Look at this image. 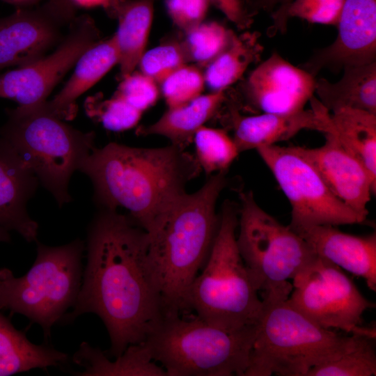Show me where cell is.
Returning a JSON list of instances; mask_svg holds the SVG:
<instances>
[{
    "label": "cell",
    "instance_id": "obj_1",
    "mask_svg": "<svg viewBox=\"0 0 376 376\" xmlns=\"http://www.w3.org/2000/svg\"><path fill=\"white\" fill-rule=\"evenodd\" d=\"M148 233L128 215L101 208L87 234L86 265L72 310L61 323L96 314L117 357L143 343L164 315L161 294L148 260Z\"/></svg>",
    "mask_w": 376,
    "mask_h": 376
},
{
    "label": "cell",
    "instance_id": "obj_2",
    "mask_svg": "<svg viewBox=\"0 0 376 376\" xmlns=\"http://www.w3.org/2000/svg\"><path fill=\"white\" fill-rule=\"evenodd\" d=\"M201 169L195 155L171 144L136 148L110 143L94 148L79 171L87 175L103 209H126L148 233Z\"/></svg>",
    "mask_w": 376,
    "mask_h": 376
},
{
    "label": "cell",
    "instance_id": "obj_3",
    "mask_svg": "<svg viewBox=\"0 0 376 376\" xmlns=\"http://www.w3.org/2000/svg\"><path fill=\"white\" fill-rule=\"evenodd\" d=\"M226 173L179 196L148 233V260L164 314L182 313L186 292L208 259L219 227L216 204L227 185Z\"/></svg>",
    "mask_w": 376,
    "mask_h": 376
},
{
    "label": "cell",
    "instance_id": "obj_4",
    "mask_svg": "<svg viewBox=\"0 0 376 376\" xmlns=\"http://www.w3.org/2000/svg\"><path fill=\"white\" fill-rule=\"evenodd\" d=\"M219 214L210 256L186 292L182 313L195 312L207 324L234 331L258 324L264 306L237 248L235 205L225 201Z\"/></svg>",
    "mask_w": 376,
    "mask_h": 376
},
{
    "label": "cell",
    "instance_id": "obj_5",
    "mask_svg": "<svg viewBox=\"0 0 376 376\" xmlns=\"http://www.w3.org/2000/svg\"><path fill=\"white\" fill-rule=\"evenodd\" d=\"M260 322L228 331L196 314H165L143 343L166 376H244Z\"/></svg>",
    "mask_w": 376,
    "mask_h": 376
},
{
    "label": "cell",
    "instance_id": "obj_6",
    "mask_svg": "<svg viewBox=\"0 0 376 376\" xmlns=\"http://www.w3.org/2000/svg\"><path fill=\"white\" fill-rule=\"evenodd\" d=\"M263 306L244 376H306L314 366L347 350L359 336L322 328L287 300Z\"/></svg>",
    "mask_w": 376,
    "mask_h": 376
},
{
    "label": "cell",
    "instance_id": "obj_7",
    "mask_svg": "<svg viewBox=\"0 0 376 376\" xmlns=\"http://www.w3.org/2000/svg\"><path fill=\"white\" fill-rule=\"evenodd\" d=\"M8 116L0 137L28 164L60 205L70 202V177L95 148L94 133L75 129L40 104L9 109Z\"/></svg>",
    "mask_w": 376,
    "mask_h": 376
},
{
    "label": "cell",
    "instance_id": "obj_8",
    "mask_svg": "<svg viewBox=\"0 0 376 376\" xmlns=\"http://www.w3.org/2000/svg\"><path fill=\"white\" fill-rule=\"evenodd\" d=\"M83 241L50 246L38 242L36 260L22 276L0 269V311L26 316L48 339L79 294L83 276Z\"/></svg>",
    "mask_w": 376,
    "mask_h": 376
},
{
    "label": "cell",
    "instance_id": "obj_9",
    "mask_svg": "<svg viewBox=\"0 0 376 376\" xmlns=\"http://www.w3.org/2000/svg\"><path fill=\"white\" fill-rule=\"evenodd\" d=\"M239 234L240 256L263 303L288 299L293 279L318 256L289 226H284L264 210L252 191L240 193Z\"/></svg>",
    "mask_w": 376,
    "mask_h": 376
},
{
    "label": "cell",
    "instance_id": "obj_10",
    "mask_svg": "<svg viewBox=\"0 0 376 376\" xmlns=\"http://www.w3.org/2000/svg\"><path fill=\"white\" fill-rule=\"evenodd\" d=\"M288 303L318 326L375 338L363 326V314L375 304L367 299L337 265L318 256L292 279Z\"/></svg>",
    "mask_w": 376,
    "mask_h": 376
},
{
    "label": "cell",
    "instance_id": "obj_11",
    "mask_svg": "<svg viewBox=\"0 0 376 376\" xmlns=\"http://www.w3.org/2000/svg\"><path fill=\"white\" fill-rule=\"evenodd\" d=\"M291 206L289 227L363 224L356 212L330 191L314 166L294 148L278 145L256 150Z\"/></svg>",
    "mask_w": 376,
    "mask_h": 376
},
{
    "label": "cell",
    "instance_id": "obj_12",
    "mask_svg": "<svg viewBox=\"0 0 376 376\" xmlns=\"http://www.w3.org/2000/svg\"><path fill=\"white\" fill-rule=\"evenodd\" d=\"M98 38L99 31L91 17H75L53 53L0 75V97L15 100L23 107L45 102L55 86Z\"/></svg>",
    "mask_w": 376,
    "mask_h": 376
},
{
    "label": "cell",
    "instance_id": "obj_13",
    "mask_svg": "<svg viewBox=\"0 0 376 376\" xmlns=\"http://www.w3.org/2000/svg\"><path fill=\"white\" fill-rule=\"evenodd\" d=\"M75 18L47 1L36 9L20 8L0 19V70L24 66L45 56L65 36Z\"/></svg>",
    "mask_w": 376,
    "mask_h": 376
},
{
    "label": "cell",
    "instance_id": "obj_14",
    "mask_svg": "<svg viewBox=\"0 0 376 376\" xmlns=\"http://www.w3.org/2000/svg\"><path fill=\"white\" fill-rule=\"evenodd\" d=\"M336 26L334 42L303 65L313 77L322 68L335 71L375 61L376 0H345Z\"/></svg>",
    "mask_w": 376,
    "mask_h": 376
},
{
    "label": "cell",
    "instance_id": "obj_15",
    "mask_svg": "<svg viewBox=\"0 0 376 376\" xmlns=\"http://www.w3.org/2000/svg\"><path fill=\"white\" fill-rule=\"evenodd\" d=\"M315 77L274 52L249 76L245 94L263 113H290L301 109L315 93Z\"/></svg>",
    "mask_w": 376,
    "mask_h": 376
},
{
    "label": "cell",
    "instance_id": "obj_16",
    "mask_svg": "<svg viewBox=\"0 0 376 376\" xmlns=\"http://www.w3.org/2000/svg\"><path fill=\"white\" fill-rule=\"evenodd\" d=\"M317 148L294 146L316 169L330 191L345 205L367 218L376 184L365 166L340 142L334 132L324 134Z\"/></svg>",
    "mask_w": 376,
    "mask_h": 376
},
{
    "label": "cell",
    "instance_id": "obj_17",
    "mask_svg": "<svg viewBox=\"0 0 376 376\" xmlns=\"http://www.w3.org/2000/svg\"><path fill=\"white\" fill-rule=\"evenodd\" d=\"M311 109L290 113H263L237 117L233 138L239 152L276 145L291 139L303 130L324 134L331 132L334 126L329 111L314 95L309 100Z\"/></svg>",
    "mask_w": 376,
    "mask_h": 376
},
{
    "label": "cell",
    "instance_id": "obj_18",
    "mask_svg": "<svg viewBox=\"0 0 376 376\" xmlns=\"http://www.w3.org/2000/svg\"><path fill=\"white\" fill-rule=\"evenodd\" d=\"M39 180L28 164L0 137V226L15 230L28 242H36L38 224L26 205Z\"/></svg>",
    "mask_w": 376,
    "mask_h": 376
},
{
    "label": "cell",
    "instance_id": "obj_19",
    "mask_svg": "<svg viewBox=\"0 0 376 376\" xmlns=\"http://www.w3.org/2000/svg\"><path fill=\"white\" fill-rule=\"evenodd\" d=\"M293 230L318 256L363 278L369 289L376 291L375 232L357 236L344 233L331 225L309 226Z\"/></svg>",
    "mask_w": 376,
    "mask_h": 376
},
{
    "label": "cell",
    "instance_id": "obj_20",
    "mask_svg": "<svg viewBox=\"0 0 376 376\" xmlns=\"http://www.w3.org/2000/svg\"><path fill=\"white\" fill-rule=\"evenodd\" d=\"M119 54L113 36L89 47L76 63L75 70L61 91L49 100L40 103L42 108L62 119L76 114V100L97 83L115 65Z\"/></svg>",
    "mask_w": 376,
    "mask_h": 376
},
{
    "label": "cell",
    "instance_id": "obj_21",
    "mask_svg": "<svg viewBox=\"0 0 376 376\" xmlns=\"http://www.w3.org/2000/svg\"><path fill=\"white\" fill-rule=\"evenodd\" d=\"M104 9L118 19L113 36L124 78L134 72L145 52L153 18V0H111Z\"/></svg>",
    "mask_w": 376,
    "mask_h": 376
},
{
    "label": "cell",
    "instance_id": "obj_22",
    "mask_svg": "<svg viewBox=\"0 0 376 376\" xmlns=\"http://www.w3.org/2000/svg\"><path fill=\"white\" fill-rule=\"evenodd\" d=\"M315 92L332 113L352 108L376 114V61L345 67L343 77L335 83L324 78L315 80Z\"/></svg>",
    "mask_w": 376,
    "mask_h": 376
},
{
    "label": "cell",
    "instance_id": "obj_23",
    "mask_svg": "<svg viewBox=\"0 0 376 376\" xmlns=\"http://www.w3.org/2000/svg\"><path fill=\"white\" fill-rule=\"evenodd\" d=\"M69 361L66 353L47 345H36L0 313V376H9L40 368H63Z\"/></svg>",
    "mask_w": 376,
    "mask_h": 376
},
{
    "label": "cell",
    "instance_id": "obj_24",
    "mask_svg": "<svg viewBox=\"0 0 376 376\" xmlns=\"http://www.w3.org/2000/svg\"><path fill=\"white\" fill-rule=\"evenodd\" d=\"M83 368L80 376H166L164 369L151 357L143 343L130 345L111 361L104 352L83 342L72 357Z\"/></svg>",
    "mask_w": 376,
    "mask_h": 376
},
{
    "label": "cell",
    "instance_id": "obj_25",
    "mask_svg": "<svg viewBox=\"0 0 376 376\" xmlns=\"http://www.w3.org/2000/svg\"><path fill=\"white\" fill-rule=\"evenodd\" d=\"M226 90L201 95L191 102L168 110L154 123L144 127L143 135H159L171 144L185 148L196 132L210 120L225 100Z\"/></svg>",
    "mask_w": 376,
    "mask_h": 376
},
{
    "label": "cell",
    "instance_id": "obj_26",
    "mask_svg": "<svg viewBox=\"0 0 376 376\" xmlns=\"http://www.w3.org/2000/svg\"><path fill=\"white\" fill-rule=\"evenodd\" d=\"M331 120L340 142L365 166L376 184V114L342 108L331 114Z\"/></svg>",
    "mask_w": 376,
    "mask_h": 376
},
{
    "label": "cell",
    "instance_id": "obj_27",
    "mask_svg": "<svg viewBox=\"0 0 376 376\" xmlns=\"http://www.w3.org/2000/svg\"><path fill=\"white\" fill-rule=\"evenodd\" d=\"M258 37L256 33L235 34L228 46L205 66V84L212 91L226 90L258 60L263 51Z\"/></svg>",
    "mask_w": 376,
    "mask_h": 376
},
{
    "label": "cell",
    "instance_id": "obj_28",
    "mask_svg": "<svg viewBox=\"0 0 376 376\" xmlns=\"http://www.w3.org/2000/svg\"><path fill=\"white\" fill-rule=\"evenodd\" d=\"M375 338L359 335L354 344L337 358L312 368L306 376H375Z\"/></svg>",
    "mask_w": 376,
    "mask_h": 376
},
{
    "label": "cell",
    "instance_id": "obj_29",
    "mask_svg": "<svg viewBox=\"0 0 376 376\" xmlns=\"http://www.w3.org/2000/svg\"><path fill=\"white\" fill-rule=\"evenodd\" d=\"M184 33L180 43L188 63L205 66L228 46L235 36L217 22H202Z\"/></svg>",
    "mask_w": 376,
    "mask_h": 376
},
{
    "label": "cell",
    "instance_id": "obj_30",
    "mask_svg": "<svg viewBox=\"0 0 376 376\" xmlns=\"http://www.w3.org/2000/svg\"><path fill=\"white\" fill-rule=\"evenodd\" d=\"M196 160L206 174L226 171L240 154L233 139L220 129L200 127L195 133Z\"/></svg>",
    "mask_w": 376,
    "mask_h": 376
},
{
    "label": "cell",
    "instance_id": "obj_31",
    "mask_svg": "<svg viewBox=\"0 0 376 376\" xmlns=\"http://www.w3.org/2000/svg\"><path fill=\"white\" fill-rule=\"evenodd\" d=\"M203 73L195 65L185 64L159 84L169 108L185 104L202 95Z\"/></svg>",
    "mask_w": 376,
    "mask_h": 376
},
{
    "label": "cell",
    "instance_id": "obj_32",
    "mask_svg": "<svg viewBox=\"0 0 376 376\" xmlns=\"http://www.w3.org/2000/svg\"><path fill=\"white\" fill-rule=\"evenodd\" d=\"M187 63L180 41H177L164 42L145 52L139 65L143 74L159 85L169 75Z\"/></svg>",
    "mask_w": 376,
    "mask_h": 376
},
{
    "label": "cell",
    "instance_id": "obj_33",
    "mask_svg": "<svg viewBox=\"0 0 376 376\" xmlns=\"http://www.w3.org/2000/svg\"><path fill=\"white\" fill-rule=\"evenodd\" d=\"M345 0H293L286 13L287 21L299 17L311 23L336 26Z\"/></svg>",
    "mask_w": 376,
    "mask_h": 376
},
{
    "label": "cell",
    "instance_id": "obj_34",
    "mask_svg": "<svg viewBox=\"0 0 376 376\" xmlns=\"http://www.w3.org/2000/svg\"><path fill=\"white\" fill-rule=\"evenodd\" d=\"M115 93L143 112L156 102L159 96L158 84L141 72H133L123 78Z\"/></svg>",
    "mask_w": 376,
    "mask_h": 376
},
{
    "label": "cell",
    "instance_id": "obj_35",
    "mask_svg": "<svg viewBox=\"0 0 376 376\" xmlns=\"http://www.w3.org/2000/svg\"><path fill=\"white\" fill-rule=\"evenodd\" d=\"M143 112L116 93L98 109L97 116L107 130L120 132L137 125Z\"/></svg>",
    "mask_w": 376,
    "mask_h": 376
},
{
    "label": "cell",
    "instance_id": "obj_36",
    "mask_svg": "<svg viewBox=\"0 0 376 376\" xmlns=\"http://www.w3.org/2000/svg\"><path fill=\"white\" fill-rule=\"evenodd\" d=\"M210 0H165L167 12L183 32L203 22Z\"/></svg>",
    "mask_w": 376,
    "mask_h": 376
},
{
    "label": "cell",
    "instance_id": "obj_37",
    "mask_svg": "<svg viewBox=\"0 0 376 376\" xmlns=\"http://www.w3.org/2000/svg\"><path fill=\"white\" fill-rule=\"evenodd\" d=\"M210 1L219 8L239 29H244L251 25L252 15L246 9L243 0H210Z\"/></svg>",
    "mask_w": 376,
    "mask_h": 376
},
{
    "label": "cell",
    "instance_id": "obj_38",
    "mask_svg": "<svg viewBox=\"0 0 376 376\" xmlns=\"http://www.w3.org/2000/svg\"><path fill=\"white\" fill-rule=\"evenodd\" d=\"M293 0H264L262 9L272 11L273 8L279 6L278 8L272 13V17L274 21V28L276 30L283 32L286 30L287 19L285 13Z\"/></svg>",
    "mask_w": 376,
    "mask_h": 376
},
{
    "label": "cell",
    "instance_id": "obj_39",
    "mask_svg": "<svg viewBox=\"0 0 376 376\" xmlns=\"http://www.w3.org/2000/svg\"><path fill=\"white\" fill-rule=\"evenodd\" d=\"M3 1H6L8 3L15 5L20 7H24V6H32L33 4H36L38 3L39 1L42 0H2ZM47 1H49L50 3L54 4L61 10L72 14L75 15V10H71L66 7H65L59 0H47Z\"/></svg>",
    "mask_w": 376,
    "mask_h": 376
},
{
    "label": "cell",
    "instance_id": "obj_40",
    "mask_svg": "<svg viewBox=\"0 0 376 376\" xmlns=\"http://www.w3.org/2000/svg\"><path fill=\"white\" fill-rule=\"evenodd\" d=\"M111 0H72L75 6L90 8L102 6L106 8Z\"/></svg>",
    "mask_w": 376,
    "mask_h": 376
},
{
    "label": "cell",
    "instance_id": "obj_41",
    "mask_svg": "<svg viewBox=\"0 0 376 376\" xmlns=\"http://www.w3.org/2000/svg\"><path fill=\"white\" fill-rule=\"evenodd\" d=\"M248 11L253 15L256 10L262 8L264 0H243Z\"/></svg>",
    "mask_w": 376,
    "mask_h": 376
},
{
    "label": "cell",
    "instance_id": "obj_42",
    "mask_svg": "<svg viewBox=\"0 0 376 376\" xmlns=\"http://www.w3.org/2000/svg\"><path fill=\"white\" fill-rule=\"evenodd\" d=\"M10 241L9 230L0 226V242H8Z\"/></svg>",
    "mask_w": 376,
    "mask_h": 376
},
{
    "label": "cell",
    "instance_id": "obj_43",
    "mask_svg": "<svg viewBox=\"0 0 376 376\" xmlns=\"http://www.w3.org/2000/svg\"><path fill=\"white\" fill-rule=\"evenodd\" d=\"M60 2L66 8L72 10H75V6L72 0H59Z\"/></svg>",
    "mask_w": 376,
    "mask_h": 376
}]
</instances>
